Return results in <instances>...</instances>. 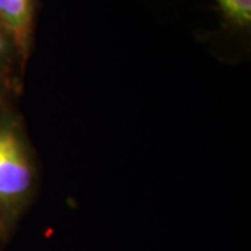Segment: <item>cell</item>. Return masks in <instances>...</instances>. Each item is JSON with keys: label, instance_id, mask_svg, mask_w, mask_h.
Returning <instances> with one entry per match:
<instances>
[{"label": "cell", "instance_id": "cell-2", "mask_svg": "<svg viewBox=\"0 0 251 251\" xmlns=\"http://www.w3.org/2000/svg\"><path fill=\"white\" fill-rule=\"evenodd\" d=\"M0 25L21 62L27 60L34 29V0H0Z\"/></svg>", "mask_w": 251, "mask_h": 251}, {"label": "cell", "instance_id": "cell-1", "mask_svg": "<svg viewBox=\"0 0 251 251\" xmlns=\"http://www.w3.org/2000/svg\"><path fill=\"white\" fill-rule=\"evenodd\" d=\"M34 186V166L18 123L4 109L0 112V225L11 233Z\"/></svg>", "mask_w": 251, "mask_h": 251}, {"label": "cell", "instance_id": "cell-6", "mask_svg": "<svg viewBox=\"0 0 251 251\" xmlns=\"http://www.w3.org/2000/svg\"><path fill=\"white\" fill-rule=\"evenodd\" d=\"M7 239H9V236L6 234V232L3 230V227H1V225H0V247H1V244L6 242Z\"/></svg>", "mask_w": 251, "mask_h": 251}, {"label": "cell", "instance_id": "cell-4", "mask_svg": "<svg viewBox=\"0 0 251 251\" xmlns=\"http://www.w3.org/2000/svg\"><path fill=\"white\" fill-rule=\"evenodd\" d=\"M18 57L7 32L0 25V82L9 87V77L13 62Z\"/></svg>", "mask_w": 251, "mask_h": 251}, {"label": "cell", "instance_id": "cell-5", "mask_svg": "<svg viewBox=\"0 0 251 251\" xmlns=\"http://www.w3.org/2000/svg\"><path fill=\"white\" fill-rule=\"evenodd\" d=\"M9 91V87L0 82V112L6 109V94Z\"/></svg>", "mask_w": 251, "mask_h": 251}, {"label": "cell", "instance_id": "cell-3", "mask_svg": "<svg viewBox=\"0 0 251 251\" xmlns=\"http://www.w3.org/2000/svg\"><path fill=\"white\" fill-rule=\"evenodd\" d=\"M225 17L234 25L247 27L251 21V0H216Z\"/></svg>", "mask_w": 251, "mask_h": 251}]
</instances>
